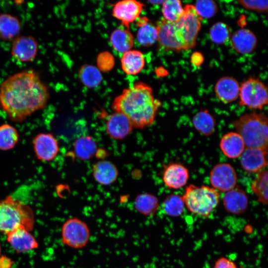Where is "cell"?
<instances>
[{"label": "cell", "mask_w": 268, "mask_h": 268, "mask_svg": "<svg viewBox=\"0 0 268 268\" xmlns=\"http://www.w3.org/2000/svg\"><path fill=\"white\" fill-rule=\"evenodd\" d=\"M49 96L48 87L32 69L9 76L0 86V106L14 122H22L43 109Z\"/></svg>", "instance_id": "obj_1"}, {"label": "cell", "mask_w": 268, "mask_h": 268, "mask_svg": "<svg viewBox=\"0 0 268 268\" xmlns=\"http://www.w3.org/2000/svg\"><path fill=\"white\" fill-rule=\"evenodd\" d=\"M161 106L151 87L138 81L124 89L114 99L111 107L126 116L134 128L142 129L153 124Z\"/></svg>", "instance_id": "obj_2"}, {"label": "cell", "mask_w": 268, "mask_h": 268, "mask_svg": "<svg viewBox=\"0 0 268 268\" xmlns=\"http://www.w3.org/2000/svg\"><path fill=\"white\" fill-rule=\"evenodd\" d=\"M179 20L169 22L162 18L156 24L157 41L167 51L180 52L190 50L196 44L202 19L194 5L187 4Z\"/></svg>", "instance_id": "obj_3"}, {"label": "cell", "mask_w": 268, "mask_h": 268, "mask_svg": "<svg viewBox=\"0 0 268 268\" xmlns=\"http://www.w3.org/2000/svg\"><path fill=\"white\" fill-rule=\"evenodd\" d=\"M35 223L32 208L10 196L0 201V232L7 234L19 228L29 231Z\"/></svg>", "instance_id": "obj_4"}, {"label": "cell", "mask_w": 268, "mask_h": 268, "mask_svg": "<svg viewBox=\"0 0 268 268\" xmlns=\"http://www.w3.org/2000/svg\"><path fill=\"white\" fill-rule=\"evenodd\" d=\"M246 147H267L268 142V119L262 113L245 114L232 123Z\"/></svg>", "instance_id": "obj_5"}, {"label": "cell", "mask_w": 268, "mask_h": 268, "mask_svg": "<svg viewBox=\"0 0 268 268\" xmlns=\"http://www.w3.org/2000/svg\"><path fill=\"white\" fill-rule=\"evenodd\" d=\"M182 197L185 206L190 212L207 217L218 205L220 195L212 187L190 184L186 188Z\"/></svg>", "instance_id": "obj_6"}, {"label": "cell", "mask_w": 268, "mask_h": 268, "mask_svg": "<svg viewBox=\"0 0 268 268\" xmlns=\"http://www.w3.org/2000/svg\"><path fill=\"white\" fill-rule=\"evenodd\" d=\"M239 96L240 106L261 110L268 104V88L260 79L250 77L241 84Z\"/></svg>", "instance_id": "obj_7"}, {"label": "cell", "mask_w": 268, "mask_h": 268, "mask_svg": "<svg viewBox=\"0 0 268 268\" xmlns=\"http://www.w3.org/2000/svg\"><path fill=\"white\" fill-rule=\"evenodd\" d=\"M61 235L63 244L78 249L85 246L88 242L89 230L83 221L77 218H72L63 224Z\"/></svg>", "instance_id": "obj_8"}, {"label": "cell", "mask_w": 268, "mask_h": 268, "mask_svg": "<svg viewBox=\"0 0 268 268\" xmlns=\"http://www.w3.org/2000/svg\"><path fill=\"white\" fill-rule=\"evenodd\" d=\"M209 182L213 188L222 192H227L235 188L237 175L234 167L229 163L215 165L209 174Z\"/></svg>", "instance_id": "obj_9"}, {"label": "cell", "mask_w": 268, "mask_h": 268, "mask_svg": "<svg viewBox=\"0 0 268 268\" xmlns=\"http://www.w3.org/2000/svg\"><path fill=\"white\" fill-rule=\"evenodd\" d=\"M268 147H246L240 156V164L248 173H257L268 165Z\"/></svg>", "instance_id": "obj_10"}, {"label": "cell", "mask_w": 268, "mask_h": 268, "mask_svg": "<svg viewBox=\"0 0 268 268\" xmlns=\"http://www.w3.org/2000/svg\"><path fill=\"white\" fill-rule=\"evenodd\" d=\"M143 6V3L135 0L119 1L113 5L112 15L129 29L130 24L139 18Z\"/></svg>", "instance_id": "obj_11"}, {"label": "cell", "mask_w": 268, "mask_h": 268, "mask_svg": "<svg viewBox=\"0 0 268 268\" xmlns=\"http://www.w3.org/2000/svg\"><path fill=\"white\" fill-rule=\"evenodd\" d=\"M32 143L37 158L43 161L53 160L59 151L58 141L50 133L37 134L33 138Z\"/></svg>", "instance_id": "obj_12"}, {"label": "cell", "mask_w": 268, "mask_h": 268, "mask_svg": "<svg viewBox=\"0 0 268 268\" xmlns=\"http://www.w3.org/2000/svg\"><path fill=\"white\" fill-rule=\"evenodd\" d=\"M38 49V43L33 36H18L13 41L11 54L20 62H29L36 58Z\"/></svg>", "instance_id": "obj_13"}, {"label": "cell", "mask_w": 268, "mask_h": 268, "mask_svg": "<svg viewBox=\"0 0 268 268\" xmlns=\"http://www.w3.org/2000/svg\"><path fill=\"white\" fill-rule=\"evenodd\" d=\"M189 179V172L183 165L170 163L163 166L162 180L165 185L170 188L178 189L183 187Z\"/></svg>", "instance_id": "obj_14"}, {"label": "cell", "mask_w": 268, "mask_h": 268, "mask_svg": "<svg viewBox=\"0 0 268 268\" xmlns=\"http://www.w3.org/2000/svg\"><path fill=\"white\" fill-rule=\"evenodd\" d=\"M105 129L111 137L121 140L128 136L134 128L126 116L120 113L114 112L109 115L106 119Z\"/></svg>", "instance_id": "obj_15"}, {"label": "cell", "mask_w": 268, "mask_h": 268, "mask_svg": "<svg viewBox=\"0 0 268 268\" xmlns=\"http://www.w3.org/2000/svg\"><path fill=\"white\" fill-rule=\"evenodd\" d=\"M6 240L17 253H24L37 248L38 242L30 231L23 228H17L6 234Z\"/></svg>", "instance_id": "obj_16"}, {"label": "cell", "mask_w": 268, "mask_h": 268, "mask_svg": "<svg viewBox=\"0 0 268 268\" xmlns=\"http://www.w3.org/2000/svg\"><path fill=\"white\" fill-rule=\"evenodd\" d=\"M231 45L233 49L242 55L252 53L257 44V38L250 30L241 28L236 31L231 36Z\"/></svg>", "instance_id": "obj_17"}, {"label": "cell", "mask_w": 268, "mask_h": 268, "mask_svg": "<svg viewBox=\"0 0 268 268\" xmlns=\"http://www.w3.org/2000/svg\"><path fill=\"white\" fill-rule=\"evenodd\" d=\"M222 201L225 210L233 214L244 213L247 209L249 202L246 192L239 188L226 192Z\"/></svg>", "instance_id": "obj_18"}, {"label": "cell", "mask_w": 268, "mask_h": 268, "mask_svg": "<svg viewBox=\"0 0 268 268\" xmlns=\"http://www.w3.org/2000/svg\"><path fill=\"white\" fill-rule=\"evenodd\" d=\"M239 82L231 76L220 78L214 87L217 98L224 104L230 103L237 100L239 97Z\"/></svg>", "instance_id": "obj_19"}, {"label": "cell", "mask_w": 268, "mask_h": 268, "mask_svg": "<svg viewBox=\"0 0 268 268\" xmlns=\"http://www.w3.org/2000/svg\"><path fill=\"white\" fill-rule=\"evenodd\" d=\"M92 172L94 180L103 186L112 184L119 176V171L116 165L106 160L96 162L92 166Z\"/></svg>", "instance_id": "obj_20"}, {"label": "cell", "mask_w": 268, "mask_h": 268, "mask_svg": "<svg viewBox=\"0 0 268 268\" xmlns=\"http://www.w3.org/2000/svg\"><path fill=\"white\" fill-rule=\"evenodd\" d=\"M219 146L224 155L231 159L240 157L246 148L241 136L233 132H228L222 136Z\"/></svg>", "instance_id": "obj_21"}, {"label": "cell", "mask_w": 268, "mask_h": 268, "mask_svg": "<svg viewBox=\"0 0 268 268\" xmlns=\"http://www.w3.org/2000/svg\"><path fill=\"white\" fill-rule=\"evenodd\" d=\"M121 63L122 69L126 74L134 75L143 69L145 60L141 51L132 49L123 53Z\"/></svg>", "instance_id": "obj_22"}, {"label": "cell", "mask_w": 268, "mask_h": 268, "mask_svg": "<svg viewBox=\"0 0 268 268\" xmlns=\"http://www.w3.org/2000/svg\"><path fill=\"white\" fill-rule=\"evenodd\" d=\"M21 23L15 16L0 14V38L6 41H14L20 34Z\"/></svg>", "instance_id": "obj_23"}, {"label": "cell", "mask_w": 268, "mask_h": 268, "mask_svg": "<svg viewBox=\"0 0 268 268\" xmlns=\"http://www.w3.org/2000/svg\"><path fill=\"white\" fill-rule=\"evenodd\" d=\"M137 25L138 29L136 38L141 45L150 46L157 41L156 26L151 23L147 17H139L137 20Z\"/></svg>", "instance_id": "obj_24"}, {"label": "cell", "mask_w": 268, "mask_h": 268, "mask_svg": "<svg viewBox=\"0 0 268 268\" xmlns=\"http://www.w3.org/2000/svg\"><path fill=\"white\" fill-rule=\"evenodd\" d=\"M192 124L195 129L205 136H209L215 132V120L207 110L197 112L192 118Z\"/></svg>", "instance_id": "obj_25"}, {"label": "cell", "mask_w": 268, "mask_h": 268, "mask_svg": "<svg viewBox=\"0 0 268 268\" xmlns=\"http://www.w3.org/2000/svg\"><path fill=\"white\" fill-rule=\"evenodd\" d=\"M110 42L115 50L124 53L134 47V37L129 29L118 28L111 34Z\"/></svg>", "instance_id": "obj_26"}, {"label": "cell", "mask_w": 268, "mask_h": 268, "mask_svg": "<svg viewBox=\"0 0 268 268\" xmlns=\"http://www.w3.org/2000/svg\"><path fill=\"white\" fill-rule=\"evenodd\" d=\"M73 151L77 158L87 160L97 154V145L90 136H82L74 141Z\"/></svg>", "instance_id": "obj_27"}, {"label": "cell", "mask_w": 268, "mask_h": 268, "mask_svg": "<svg viewBox=\"0 0 268 268\" xmlns=\"http://www.w3.org/2000/svg\"><path fill=\"white\" fill-rule=\"evenodd\" d=\"M136 210L145 215H152L159 207L157 198L149 193H143L137 195L134 201Z\"/></svg>", "instance_id": "obj_28"}, {"label": "cell", "mask_w": 268, "mask_h": 268, "mask_svg": "<svg viewBox=\"0 0 268 268\" xmlns=\"http://www.w3.org/2000/svg\"><path fill=\"white\" fill-rule=\"evenodd\" d=\"M268 171L264 169L257 174L251 184V188L257 198L258 201L267 205L268 202Z\"/></svg>", "instance_id": "obj_29"}, {"label": "cell", "mask_w": 268, "mask_h": 268, "mask_svg": "<svg viewBox=\"0 0 268 268\" xmlns=\"http://www.w3.org/2000/svg\"><path fill=\"white\" fill-rule=\"evenodd\" d=\"M78 76L82 84L89 88L97 87L102 80L101 72L91 65H83L79 69Z\"/></svg>", "instance_id": "obj_30"}, {"label": "cell", "mask_w": 268, "mask_h": 268, "mask_svg": "<svg viewBox=\"0 0 268 268\" xmlns=\"http://www.w3.org/2000/svg\"><path fill=\"white\" fill-rule=\"evenodd\" d=\"M18 140V132L13 126L8 124L0 126V150L13 148Z\"/></svg>", "instance_id": "obj_31"}, {"label": "cell", "mask_w": 268, "mask_h": 268, "mask_svg": "<svg viewBox=\"0 0 268 268\" xmlns=\"http://www.w3.org/2000/svg\"><path fill=\"white\" fill-rule=\"evenodd\" d=\"M185 204L182 197L172 194L166 197L162 203V209L167 215L177 217L184 212Z\"/></svg>", "instance_id": "obj_32"}, {"label": "cell", "mask_w": 268, "mask_h": 268, "mask_svg": "<svg viewBox=\"0 0 268 268\" xmlns=\"http://www.w3.org/2000/svg\"><path fill=\"white\" fill-rule=\"evenodd\" d=\"M184 10L182 2L179 0H164L162 4L163 19L169 22H175L179 20Z\"/></svg>", "instance_id": "obj_33"}, {"label": "cell", "mask_w": 268, "mask_h": 268, "mask_svg": "<svg viewBox=\"0 0 268 268\" xmlns=\"http://www.w3.org/2000/svg\"><path fill=\"white\" fill-rule=\"evenodd\" d=\"M209 35L210 40L214 43L221 45L230 40L231 36V30L226 23L218 22L211 27Z\"/></svg>", "instance_id": "obj_34"}, {"label": "cell", "mask_w": 268, "mask_h": 268, "mask_svg": "<svg viewBox=\"0 0 268 268\" xmlns=\"http://www.w3.org/2000/svg\"><path fill=\"white\" fill-rule=\"evenodd\" d=\"M194 6L197 12L202 19L211 18L218 11L217 4L214 1L211 0H197Z\"/></svg>", "instance_id": "obj_35"}, {"label": "cell", "mask_w": 268, "mask_h": 268, "mask_svg": "<svg viewBox=\"0 0 268 268\" xmlns=\"http://www.w3.org/2000/svg\"><path fill=\"white\" fill-rule=\"evenodd\" d=\"M97 67L101 72H108L115 66V58L113 55L108 51L101 52L97 57Z\"/></svg>", "instance_id": "obj_36"}, {"label": "cell", "mask_w": 268, "mask_h": 268, "mask_svg": "<svg viewBox=\"0 0 268 268\" xmlns=\"http://www.w3.org/2000/svg\"><path fill=\"white\" fill-rule=\"evenodd\" d=\"M238 2L243 7L249 10L264 12L268 9L267 0H240Z\"/></svg>", "instance_id": "obj_37"}, {"label": "cell", "mask_w": 268, "mask_h": 268, "mask_svg": "<svg viewBox=\"0 0 268 268\" xmlns=\"http://www.w3.org/2000/svg\"><path fill=\"white\" fill-rule=\"evenodd\" d=\"M213 268H237V267L232 261L225 257H221L215 262Z\"/></svg>", "instance_id": "obj_38"}, {"label": "cell", "mask_w": 268, "mask_h": 268, "mask_svg": "<svg viewBox=\"0 0 268 268\" xmlns=\"http://www.w3.org/2000/svg\"><path fill=\"white\" fill-rule=\"evenodd\" d=\"M204 61V57L202 54L199 52H195L191 57V63L195 67H200Z\"/></svg>", "instance_id": "obj_39"}, {"label": "cell", "mask_w": 268, "mask_h": 268, "mask_svg": "<svg viewBox=\"0 0 268 268\" xmlns=\"http://www.w3.org/2000/svg\"><path fill=\"white\" fill-rule=\"evenodd\" d=\"M13 264L14 261L9 257L5 255L0 256V268H11Z\"/></svg>", "instance_id": "obj_40"}, {"label": "cell", "mask_w": 268, "mask_h": 268, "mask_svg": "<svg viewBox=\"0 0 268 268\" xmlns=\"http://www.w3.org/2000/svg\"><path fill=\"white\" fill-rule=\"evenodd\" d=\"M164 0L149 1L152 4H162Z\"/></svg>", "instance_id": "obj_41"}, {"label": "cell", "mask_w": 268, "mask_h": 268, "mask_svg": "<svg viewBox=\"0 0 268 268\" xmlns=\"http://www.w3.org/2000/svg\"><path fill=\"white\" fill-rule=\"evenodd\" d=\"M1 245L0 244V256H1Z\"/></svg>", "instance_id": "obj_42"}]
</instances>
